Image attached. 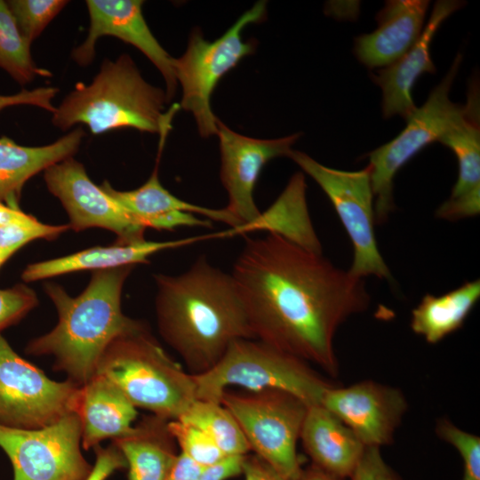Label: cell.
Returning <instances> with one entry per match:
<instances>
[{
  "mask_svg": "<svg viewBox=\"0 0 480 480\" xmlns=\"http://www.w3.org/2000/svg\"><path fill=\"white\" fill-rule=\"evenodd\" d=\"M300 439L310 464L341 479L350 477L365 449L354 432L321 404L308 407Z\"/></svg>",
  "mask_w": 480,
  "mask_h": 480,
  "instance_id": "44dd1931",
  "label": "cell"
},
{
  "mask_svg": "<svg viewBox=\"0 0 480 480\" xmlns=\"http://www.w3.org/2000/svg\"><path fill=\"white\" fill-rule=\"evenodd\" d=\"M479 88L472 82L460 119L438 140L452 150L459 164L453 187L457 194H468L480 188Z\"/></svg>",
  "mask_w": 480,
  "mask_h": 480,
  "instance_id": "4316f807",
  "label": "cell"
},
{
  "mask_svg": "<svg viewBox=\"0 0 480 480\" xmlns=\"http://www.w3.org/2000/svg\"><path fill=\"white\" fill-rule=\"evenodd\" d=\"M301 133L262 140L232 131L220 119L217 134L220 151V180L228 195L225 207L241 226L256 220L260 211L253 196L256 183L268 162L278 156H288L292 146Z\"/></svg>",
  "mask_w": 480,
  "mask_h": 480,
  "instance_id": "5bb4252c",
  "label": "cell"
},
{
  "mask_svg": "<svg viewBox=\"0 0 480 480\" xmlns=\"http://www.w3.org/2000/svg\"><path fill=\"white\" fill-rule=\"evenodd\" d=\"M192 376L196 399L217 403L229 387L238 386L247 391L282 389L312 405L335 386L306 361L256 339L234 340L213 367Z\"/></svg>",
  "mask_w": 480,
  "mask_h": 480,
  "instance_id": "8992f818",
  "label": "cell"
},
{
  "mask_svg": "<svg viewBox=\"0 0 480 480\" xmlns=\"http://www.w3.org/2000/svg\"><path fill=\"white\" fill-rule=\"evenodd\" d=\"M29 44L20 34L6 1L0 0V68L21 85L52 73L34 62Z\"/></svg>",
  "mask_w": 480,
  "mask_h": 480,
  "instance_id": "f1b7e54d",
  "label": "cell"
},
{
  "mask_svg": "<svg viewBox=\"0 0 480 480\" xmlns=\"http://www.w3.org/2000/svg\"><path fill=\"white\" fill-rule=\"evenodd\" d=\"M429 5L425 0H391L377 13V28L355 39L354 52L369 68L389 66L418 40Z\"/></svg>",
  "mask_w": 480,
  "mask_h": 480,
  "instance_id": "d6986e66",
  "label": "cell"
},
{
  "mask_svg": "<svg viewBox=\"0 0 480 480\" xmlns=\"http://www.w3.org/2000/svg\"><path fill=\"white\" fill-rule=\"evenodd\" d=\"M231 276L256 340L338 375L334 336L369 308L364 278L274 233L247 238Z\"/></svg>",
  "mask_w": 480,
  "mask_h": 480,
  "instance_id": "6da1fadb",
  "label": "cell"
},
{
  "mask_svg": "<svg viewBox=\"0 0 480 480\" xmlns=\"http://www.w3.org/2000/svg\"><path fill=\"white\" fill-rule=\"evenodd\" d=\"M438 437L452 445L463 463L461 480H480V438L459 428L448 419H439L435 427Z\"/></svg>",
  "mask_w": 480,
  "mask_h": 480,
  "instance_id": "1f68e13d",
  "label": "cell"
},
{
  "mask_svg": "<svg viewBox=\"0 0 480 480\" xmlns=\"http://www.w3.org/2000/svg\"><path fill=\"white\" fill-rule=\"evenodd\" d=\"M351 480H402L400 476L384 460L380 448L365 446L356 464Z\"/></svg>",
  "mask_w": 480,
  "mask_h": 480,
  "instance_id": "e575fe53",
  "label": "cell"
},
{
  "mask_svg": "<svg viewBox=\"0 0 480 480\" xmlns=\"http://www.w3.org/2000/svg\"><path fill=\"white\" fill-rule=\"evenodd\" d=\"M298 480H345L330 475L316 466L309 464L306 468H302L301 473Z\"/></svg>",
  "mask_w": 480,
  "mask_h": 480,
  "instance_id": "60d3db41",
  "label": "cell"
},
{
  "mask_svg": "<svg viewBox=\"0 0 480 480\" xmlns=\"http://www.w3.org/2000/svg\"><path fill=\"white\" fill-rule=\"evenodd\" d=\"M462 60L459 53L426 102L406 119L405 128L392 140L368 154L375 202V223L383 224L394 211L393 181L396 172L425 147L438 140L461 116L463 105L453 103L449 93Z\"/></svg>",
  "mask_w": 480,
  "mask_h": 480,
  "instance_id": "9c48e42d",
  "label": "cell"
},
{
  "mask_svg": "<svg viewBox=\"0 0 480 480\" xmlns=\"http://www.w3.org/2000/svg\"><path fill=\"white\" fill-rule=\"evenodd\" d=\"M156 313L164 340L191 374L213 367L238 339H255L231 276L200 256L178 276H154Z\"/></svg>",
  "mask_w": 480,
  "mask_h": 480,
  "instance_id": "7a4b0ae2",
  "label": "cell"
},
{
  "mask_svg": "<svg viewBox=\"0 0 480 480\" xmlns=\"http://www.w3.org/2000/svg\"><path fill=\"white\" fill-rule=\"evenodd\" d=\"M168 428L180 452L203 468L214 466L227 458L214 441L199 428L176 419L168 421Z\"/></svg>",
  "mask_w": 480,
  "mask_h": 480,
  "instance_id": "4dcf8cb0",
  "label": "cell"
},
{
  "mask_svg": "<svg viewBox=\"0 0 480 480\" xmlns=\"http://www.w3.org/2000/svg\"><path fill=\"white\" fill-rule=\"evenodd\" d=\"M220 403L236 420L251 451L286 480H298L302 467L297 442L309 405L276 388L226 390Z\"/></svg>",
  "mask_w": 480,
  "mask_h": 480,
  "instance_id": "ba28073f",
  "label": "cell"
},
{
  "mask_svg": "<svg viewBox=\"0 0 480 480\" xmlns=\"http://www.w3.org/2000/svg\"><path fill=\"white\" fill-rule=\"evenodd\" d=\"M12 255L11 252L0 250V268Z\"/></svg>",
  "mask_w": 480,
  "mask_h": 480,
  "instance_id": "b9f144b4",
  "label": "cell"
},
{
  "mask_svg": "<svg viewBox=\"0 0 480 480\" xmlns=\"http://www.w3.org/2000/svg\"><path fill=\"white\" fill-rule=\"evenodd\" d=\"M48 190L56 196L69 217V228L78 232L101 228L114 232L118 244L145 240V228L100 186L88 177L84 166L74 157L48 167L44 173Z\"/></svg>",
  "mask_w": 480,
  "mask_h": 480,
  "instance_id": "4fadbf2b",
  "label": "cell"
},
{
  "mask_svg": "<svg viewBox=\"0 0 480 480\" xmlns=\"http://www.w3.org/2000/svg\"><path fill=\"white\" fill-rule=\"evenodd\" d=\"M307 185L302 172L294 173L275 203L253 222L217 233L218 238L257 228L268 229L316 253L322 254L321 243L314 230L306 200Z\"/></svg>",
  "mask_w": 480,
  "mask_h": 480,
  "instance_id": "d4e9b609",
  "label": "cell"
},
{
  "mask_svg": "<svg viewBox=\"0 0 480 480\" xmlns=\"http://www.w3.org/2000/svg\"><path fill=\"white\" fill-rule=\"evenodd\" d=\"M288 157L315 180L332 204L353 244L354 259L349 273L359 278L374 276L390 280L391 273L379 251L375 236L373 194L368 166L353 172L337 170L294 149Z\"/></svg>",
  "mask_w": 480,
  "mask_h": 480,
  "instance_id": "30bf717a",
  "label": "cell"
},
{
  "mask_svg": "<svg viewBox=\"0 0 480 480\" xmlns=\"http://www.w3.org/2000/svg\"><path fill=\"white\" fill-rule=\"evenodd\" d=\"M266 14L267 2H257L213 41L204 39L196 28L190 34L185 52L173 59L175 77L182 89L180 107L193 115L203 138L217 134L218 118L211 106L214 89L229 70L255 50L253 40L244 41V29L261 22Z\"/></svg>",
  "mask_w": 480,
  "mask_h": 480,
  "instance_id": "52a82bcc",
  "label": "cell"
},
{
  "mask_svg": "<svg viewBox=\"0 0 480 480\" xmlns=\"http://www.w3.org/2000/svg\"><path fill=\"white\" fill-rule=\"evenodd\" d=\"M96 373L115 383L136 408L167 420L180 418L196 400L192 374L164 351L144 323L112 340Z\"/></svg>",
  "mask_w": 480,
  "mask_h": 480,
  "instance_id": "5b68a950",
  "label": "cell"
},
{
  "mask_svg": "<svg viewBox=\"0 0 480 480\" xmlns=\"http://www.w3.org/2000/svg\"><path fill=\"white\" fill-rule=\"evenodd\" d=\"M37 304L36 292L23 284L0 289V334L3 330L20 322Z\"/></svg>",
  "mask_w": 480,
  "mask_h": 480,
  "instance_id": "836d02e7",
  "label": "cell"
},
{
  "mask_svg": "<svg viewBox=\"0 0 480 480\" xmlns=\"http://www.w3.org/2000/svg\"><path fill=\"white\" fill-rule=\"evenodd\" d=\"M93 450L95 463L85 480H106L116 470L127 468L124 455L114 444L107 448L99 444Z\"/></svg>",
  "mask_w": 480,
  "mask_h": 480,
  "instance_id": "d590c367",
  "label": "cell"
},
{
  "mask_svg": "<svg viewBox=\"0 0 480 480\" xmlns=\"http://www.w3.org/2000/svg\"><path fill=\"white\" fill-rule=\"evenodd\" d=\"M479 298V279L439 296L427 293L412 311L411 329L436 344L463 326Z\"/></svg>",
  "mask_w": 480,
  "mask_h": 480,
  "instance_id": "484cf974",
  "label": "cell"
},
{
  "mask_svg": "<svg viewBox=\"0 0 480 480\" xmlns=\"http://www.w3.org/2000/svg\"><path fill=\"white\" fill-rule=\"evenodd\" d=\"M0 447L12 462L13 480H85L92 468L81 452L76 413L37 429L0 425Z\"/></svg>",
  "mask_w": 480,
  "mask_h": 480,
  "instance_id": "7c38bea8",
  "label": "cell"
},
{
  "mask_svg": "<svg viewBox=\"0 0 480 480\" xmlns=\"http://www.w3.org/2000/svg\"><path fill=\"white\" fill-rule=\"evenodd\" d=\"M204 468L180 452L165 480H197Z\"/></svg>",
  "mask_w": 480,
  "mask_h": 480,
  "instance_id": "f35d334b",
  "label": "cell"
},
{
  "mask_svg": "<svg viewBox=\"0 0 480 480\" xmlns=\"http://www.w3.org/2000/svg\"><path fill=\"white\" fill-rule=\"evenodd\" d=\"M79 388L68 379L48 378L0 334V425L20 429L50 426L75 413Z\"/></svg>",
  "mask_w": 480,
  "mask_h": 480,
  "instance_id": "8fae6325",
  "label": "cell"
},
{
  "mask_svg": "<svg viewBox=\"0 0 480 480\" xmlns=\"http://www.w3.org/2000/svg\"><path fill=\"white\" fill-rule=\"evenodd\" d=\"M35 220L36 219L34 216L25 213L20 209H14L0 203V227L31 222Z\"/></svg>",
  "mask_w": 480,
  "mask_h": 480,
  "instance_id": "ab89813d",
  "label": "cell"
},
{
  "mask_svg": "<svg viewBox=\"0 0 480 480\" xmlns=\"http://www.w3.org/2000/svg\"><path fill=\"white\" fill-rule=\"evenodd\" d=\"M212 239L211 234L171 241H147L96 246L64 257L36 262L21 274L24 282H33L81 270H104L147 263L160 251L174 249Z\"/></svg>",
  "mask_w": 480,
  "mask_h": 480,
  "instance_id": "7402d4cb",
  "label": "cell"
},
{
  "mask_svg": "<svg viewBox=\"0 0 480 480\" xmlns=\"http://www.w3.org/2000/svg\"><path fill=\"white\" fill-rule=\"evenodd\" d=\"M347 425L365 446L390 444L408 410L398 388L373 380L328 388L320 403Z\"/></svg>",
  "mask_w": 480,
  "mask_h": 480,
  "instance_id": "2e32d148",
  "label": "cell"
},
{
  "mask_svg": "<svg viewBox=\"0 0 480 480\" xmlns=\"http://www.w3.org/2000/svg\"><path fill=\"white\" fill-rule=\"evenodd\" d=\"M75 413L81 424L84 450L128 435L133 429L137 408L110 380L96 373L79 388Z\"/></svg>",
  "mask_w": 480,
  "mask_h": 480,
  "instance_id": "ffe728a7",
  "label": "cell"
},
{
  "mask_svg": "<svg viewBox=\"0 0 480 480\" xmlns=\"http://www.w3.org/2000/svg\"><path fill=\"white\" fill-rule=\"evenodd\" d=\"M85 133L81 127L41 147H27L0 138V203L20 209L25 183L33 176L78 151Z\"/></svg>",
  "mask_w": 480,
  "mask_h": 480,
  "instance_id": "603a6c76",
  "label": "cell"
},
{
  "mask_svg": "<svg viewBox=\"0 0 480 480\" xmlns=\"http://www.w3.org/2000/svg\"><path fill=\"white\" fill-rule=\"evenodd\" d=\"M69 228L68 224L49 225L37 220L0 227V250L14 254L33 240H52Z\"/></svg>",
  "mask_w": 480,
  "mask_h": 480,
  "instance_id": "d6a6232c",
  "label": "cell"
},
{
  "mask_svg": "<svg viewBox=\"0 0 480 480\" xmlns=\"http://www.w3.org/2000/svg\"><path fill=\"white\" fill-rule=\"evenodd\" d=\"M463 4L457 0L436 1L415 44L394 63L372 74V81L382 92L385 118L398 115L406 120L416 110L412 92L416 81L424 73L436 72L430 57L432 38L442 23Z\"/></svg>",
  "mask_w": 480,
  "mask_h": 480,
  "instance_id": "ac0fdd59",
  "label": "cell"
},
{
  "mask_svg": "<svg viewBox=\"0 0 480 480\" xmlns=\"http://www.w3.org/2000/svg\"><path fill=\"white\" fill-rule=\"evenodd\" d=\"M165 92L145 81L130 55L105 59L89 84L78 83L52 113L54 126L66 131L85 124L98 135L119 128L161 133L170 130L180 104L164 112Z\"/></svg>",
  "mask_w": 480,
  "mask_h": 480,
  "instance_id": "277c9868",
  "label": "cell"
},
{
  "mask_svg": "<svg viewBox=\"0 0 480 480\" xmlns=\"http://www.w3.org/2000/svg\"><path fill=\"white\" fill-rule=\"evenodd\" d=\"M168 421L146 416L131 433L113 440L127 463L128 480H165L178 456Z\"/></svg>",
  "mask_w": 480,
  "mask_h": 480,
  "instance_id": "cb8c5ba5",
  "label": "cell"
},
{
  "mask_svg": "<svg viewBox=\"0 0 480 480\" xmlns=\"http://www.w3.org/2000/svg\"><path fill=\"white\" fill-rule=\"evenodd\" d=\"M132 268L93 271L90 283L76 297L57 284L46 283L44 291L59 320L51 332L30 340L26 353L52 356L54 370L79 386L92 379L112 340L142 324L126 316L121 308L122 289Z\"/></svg>",
  "mask_w": 480,
  "mask_h": 480,
  "instance_id": "3957f363",
  "label": "cell"
},
{
  "mask_svg": "<svg viewBox=\"0 0 480 480\" xmlns=\"http://www.w3.org/2000/svg\"><path fill=\"white\" fill-rule=\"evenodd\" d=\"M242 475L244 480H286L268 462L249 453L243 459Z\"/></svg>",
  "mask_w": 480,
  "mask_h": 480,
  "instance_id": "74e56055",
  "label": "cell"
},
{
  "mask_svg": "<svg viewBox=\"0 0 480 480\" xmlns=\"http://www.w3.org/2000/svg\"><path fill=\"white\" fill-rule=\"evenodd\" d=\"M178 419L204 431L227 457L251 452L239 424L221 403L196 399Z\"/></svg>",
  "mask_w": 480,
  "mask_h": 480,
  "instance_id": "83f0119b",
  "label": "cell"
},
{
  "mask_svg": "<svg viewBox=\"0 0 480 480\" xmlns=\"http://www.w3.org/2000/svg\"><path fill=\"white\" fill-rule=\"evenodd\" d=\"M8 8L22 36L32 44L68 4L66 0H9Z\"/></svg>",
  "mask_w": 480,
  "mask_h": 480,
  "instance_id": "f546056e",
  "label": "cell"
},
{
  "mask_svg": "<svg viewBox=\"0 0 480 480\" xmlns=\"http://www.w3.org/2000/svg\"><path fill=\"white\" fill-rule=\"evenodd\" d=\"M58 92V88L42 87L32 91L22 90L14 95H0V112L10 106L33 105L52 113L55 107L52 106V100Z\"/></svg>",
  "mask_w": 480,
  "mask_h": 480,
  "instance_id": "8d00e7d4",
  "label": "cell"
},
{
  "mask_svg": "<svg viewBox=\"0 0 480 480\" xmlns=\"http://www.w3.org/2000/svg\"><path fill=\"white\" fill-rule=\"evenodd\" d=\"M141 0H87L90 25L85 40L72 52V59L86 67L96 54V43L104 36H115L140 50L163 76L169 102L178 85L173 58L149 29L142 12Z\"/></svg>",
  "mask_w": 480,
  "mask_h": 480,
  "instance_id": "9a60e30c",
  "label": "cell"
},
{
  "mask_svg": "<svg viewBox=\"0 0 480 480\" xmlns=\"http://www.w3.org/2000/svg\"><path fill=\"white\" fill-rule=\"evenodd\" d=\"M166 136L160 139L156 164L148 180L140 188L119 191L105 180L100 188L143 228L157 230H173L180 227L211 228V220L227 223L231 228L240 227L241 222L224 209H212L196 205L178 198L161 184L158 164Z\"/></svg>",
  "mask_w": 480,
  "mask_h": 480,
  "instance_id": "e0dca14e",
  "label": "cell"
}]
</instances>
